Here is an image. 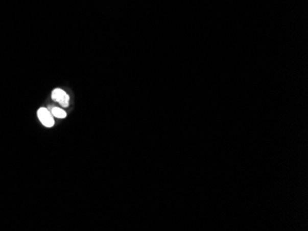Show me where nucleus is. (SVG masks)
<instances>
[{
	"label": "nucleus",
	"instance_id": "1",
	"mask_svg": "<svg viewBox=\"0 0 308 231\" xmlns=\"http://www.w3.org/2000/svg\"><path fill=\"white\" fill-rule=\"evenodd\" d=\"M51 98L54 101L60 104L62 107H68L69 105V96L65 90L59 88L53 90Z\"/></svg>",
	"mask_w": 308,
	"mask_h": 231
},
{
	"label": "nucleus",
	"instance_id": "2",
	"mask_svg": "<svg viewBox=\"0 0 308 231\" xmlns=\"http://www.w3.org/2000/svg\"><path fill=\"white\" fill-rule=\"evenodd\" d=\"M39 120L46 127H52L55 124V120L53 118V114L48 108H40L37 112Z\"/></svg>",
	"mask_w": 308,
	"mask_h": 231
},
{
	"label": "nucleus",
	"instance_id": "3",
	"mask_svg": "<svg viewBox=\"0 0 308 231\" xmlns=\"http://www.w3.org/2000/svg\"><path fill=\"white\" fill-rule=\"evenodd\" d=\"M50 112L52 113L53 115L57 118L63 119L66 117V113L63 110V109L59 108V107H53Z\"/></svg>",
	"mask_w": 308,
	"mask_h": 231
}]
</instances>
